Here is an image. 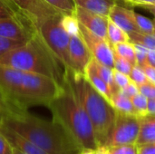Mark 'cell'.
<instances>
[{
	"instance_id": "obj_1",
	"label": "cell",
	"mask_w": 155,
	"mask_h": 154,
	"mask_svg": "<svg viewBox=\"0 0 155 154\" xmlns=\"http://www.w3.org/2000/svg\"><path fill=\"white\" fill-rule=\"evenodd\" d=\"M62 84L55 79L0 64V92L15 110L45 105L59 93Z\"/></svg>"
},
{
	"instance_id": "obj_2",
	"label": "cell",
	"mask_w": 155,
	"mask_h": 154,
	"mask_svg": "<svg viewBox=\"0 0 155 154\" xmlns=\"http://www.w3.org/2000/svg\"><path fill=\"white\" fill-rule=\"evenodd\" d=\"M1 123L48 154H78L79 150L55 122L33 115L27 110H13Z\"/></svg>"
},
{
	"instance_id": "obj_3",
	"label": "cell",
	"mask_w": 155,
	"mask_h": 154,
	"mask_svg": "<svg viewBox=\"0 0 155 154\" xmlns=\"http://www.w3.org/2000/svg\"><path fill=\"white\" fill-rule=\"evenodd\" d=\"M47 107L53 121L64 129L79 151L99 147L93 124L65 77L59 93Z\"/></svg>"
},
{
	"instance_id": "obj_4",
	"label": "cell",
	"mask_w": 155,
	"mask_h": 154,
	"mask_svg": "<svg viewBox=\"0 0 155 154\" xmlns=\"http://www.w3.org/2000/svg\"><path fill=\"white\" fill-rule=\"evenodd\" d=\"M0 64L18 70L41 74L64 83L65 70L48 48L36 30L33 36L22 45L0 56Z\"/></svg>"
},
{
	"instance_id": "obj_5",
	"label": "cell",
	"mask_w": 155,
	"mask_h": 154,
	"mask_svg": "<svg viewBox=\"0 0 155 154\" xmlns=\"http://www.w3.org/2000/svg\"><path fill=\"white\" fill-rule=\"evenodd\" d=\"M64 77L93 124L98 145L104 146L114 125L116 110L93 87L84 74L67 71Z\"/></svg>"
},
{
	"instance_id": "obj_6",
	"label": "cell",
	"mask_w": 155,
	"mask_h": 154,
	"mask_svg": "<svg viewBox=\"0 0 155 154\" xmlns=\"http://www.w3.org/2000/svg\"><path fill=\"white\" fill-rule=\"evenodd\" d=\"M58 14L44 21L36 29L43 40L54 54L65 72L70 71L69 66V42L70 35L62 25V16Z\"/></svg>"
},
{
	"instance_id": "obj_7",
	"label": "cell",
	"mask_w": 155,
	"mask_h": 154,
	"mask_svg": "<svg viewBox=\"0 0 155 154\" xmlns=\"http://www.w3.org/2000/svg\"><path fill=\"white\" fill-rule=\"evenodd\" d=\"M140 117L116 111L112 130L104 146L111 147L136 143L140 133Z\"/></svg>"
},
{
	"instance_id": "obj_8",
	"label": "cell",
	"mask_w": 155,
	"mask_h": 154,
	"mask_svg": "<svg viewBox=\"0 0 155 154\" xmlns=\"http://www.w3.org/2000/svg\"><path fill=\"white\" fill-rule=\"evenodd\" d=\"M15 8L25 16L37 29L46 19L63 14L45 0H8Z\"/></svg>"
},
{
	"instance_id": "obj_9",
	"label": "cell",
	"mask_w": 155,
	"mask_h": 154,
	"mask_svg": "<svg viewBox=\"0 0 155 154\" xmlns=\"http://www.w3.org/2000/svg\"><path fill=\"white\" fill-rule=\"evenodd\" d=\"M79 31L93 58L102 64H104L110 68H114V49L108 40L94 34L81 24H79Z\"/></svg>"
},
{
	"instance_id": "obj_10",
	"label": "cell",
	"mask_w": 155,
	"mask_h": 154,
	"mask_svg": "<svg viewBox=\"0 0 155 154\" xmlns=\"http://www.w3.org/2000/svg\"><path fill=\"white\" fill-rule=\"evenodd\" d=\"M36 32V28L23 15L0 20V35L25 43Z\"/></svg>"
},
{
	"instance_id": "obj_11",
	"label": "cell",
	"mask_w": 155,
	"mask_h": 154,
	"mask_svg": "<svg viewBox=\"0 0 155 154\" xmlns=\"http://www.w3.org/2000/svg\"><path fill=\"white\" fill-rule=\"evenodd\" d=\"M93 58L81 34L70 36L69 66L74 74H84L85 68Z\"/></svg>"
},
{
	"instance_id": "obj_12",
	"label": "cell",
	"mask_w": 155,
	"mask_h": 154,
	"mask_svg": "<svg viewBox=\"0 0 155 154\" xmlns=\"http://www.w3.org/2000/svg\"><path fill=\"white\" fill-rule=\"evenodd\" d=\"M74 15L76 17L78 23L89 31L104 39H107L108 16L100 15L76 5L74 11Z\"/></svg>"
},
{
	"instance_id": "obj_13",
	"label": "cell",
	"mask_w": 155,
	"mask_h": 154,
	"mask_svg": "<svg viewBox=\"0 0 155 154\" xmlns=\"http://www.w3.org/2000/svg\"><path fill=\"white\" fill-rule=\"evenodd\" d=\"M108 18L122 30H124L128 34V36L134 33L141 32L136 23L134 11L123 7L117 5V3L111 7Z\"/></svg>"
},
{
	"instance_id": "obj_14",
	"label": "cell",
	"mask_w": 155,
	"mask_h": 154,
	"mask_svg": "<svg viewBox=\"0 0 155 154\" xmlns=\"http://www.w3.org/2000/svg\"><path fill=\"white\" fill-rule=\"evenodd\" d=\"M0 131L8 140V142L12 144L13 147L20 150L25 154H48L43 151L41 148L36 146L35 143L27 140L26 138L21 136L15 132L5 126L0 120Z\"/></svg>"
},
{
	"instance_id": "obj_15",
	"label": "cell",
	"mask_w": 155,
	"mask_h": 154,
	"mask_svg": "<svg viewBox=\"0 0 155 154\" xmlns=\"http://www.w3.org/2000/svg\"><path fill=\"white\" fill-rule=\"evenodd\" d=\"M84 75L87 79V81L93 85V87L98 93H100L107 101H109L111 103L112 93H111L110 88L107 85V84L98 74L96 68H95V65H94V58H92L91 61L89 62V64H87Z\"/></svg>"
},
{
	"instance_id": "obj_16",
	"label": "cell",
	"mask_w": 155,
	"mask_h": 154,
	"mask_svg": "<svg viewBox=\"0 0 155 154\" xmlns=\"http://www.w3.org/2000/svg\"><path fill=\"white\" fill-rule=\"evenodd\" d=\"M76 6L83 7L88 11L100 15L108 16L111 7L116 4V0H74Z\"/></svg>"
},
{
	"instance_id": "obj_17",
	"label": "cell",
	"mask_w": 155,
	"mask_h": 154,
	"mask_svg": "<svg viewBox=\"0 0 155 154\" xmlns=\"http://www.w3.org/2000/svg\"><path fill=\"white\" fill-rule=\"evenodd\" d=\"M140 133L136 144L155 143V116L147 114L140 118Z\"/></svg>"
},
{
	"instance_id": "obj_18",
	"label": "cell",
	"mask_w": 155,
	"mask_h": 154,
	"mask_svg": "<svg viewBox=\"0 0 155 154\" xmlns=\"http://www.w3.org/2000/svg\"><path fill=\"white\" fill-rule=\"evenodd\" d=\"M111 104L118 112H121L124 113H128V114H135L134 108L133 106L131 98L125 96L121 92V90H119V92H117L116 93L112 95Z\"/></svg>"
},
{
	"instance_id": "obj_19",
	"label": "cell",
	"mask_w": 155,
	"mask_h": 154,
	"mask_svg": "<svg viewBox=\"0 0 155 154\" xmlns=\"http://www.w3.org/2000/svg\"><path fill=\"white\" fill-rule=\"evenodd\" d=\"M107 40L112 46L120 44L129 42L128 34L117 26L113 21L108 18V27H107Z\"/></svg>"
},
{
	"instance_id": "obj_20",
	"label": "cell",
	"mask_w": 155,
	"mask_h": 154,
	"mask_svg": "<svg viewBox=\"0 0 155 154\" xmlns=\"http://www.w3.org/2000/svg\"><path fill=\"white\" fill-rule=\"evenodd\" d=\"M94 65H95V68H96V71H97L98 74L101 76V78L109 86L112 95L116 93L117 92H119L120 89H119V87L116 85V84L114 82V74H113V68H110V67H108V66H106L104 64H100L95 59H94Z\"/></svg>"
},
{
	"instance_id": "obj_21",
	"label": "cell",
	"mask_w": 155,
	"mask_h": 154,
	"mask_svg": "<svg viewBox=\"0 0 155 154\" xmlns=\"http://www.w3.org/2000/svg\"><path fill=\"white\" fill-rule=\"evenodd\" d=\"M114 52L118 55L126 59L133 66L137 64L136 56H135V50L134 44L131 42L120 43L113 46Z\"/></svg>"
},
{
	"instance_id": "obj_22",
	"label": "cell",
	"mask_w": 155,
	"mask_h": 154,
	"mask_svg": "<svg viewBox=\"0 0 155 154\" xmlns=\"http://www.w3.org/2000/svg\"><path fill=\"white\" fill-rule=\"evenodd\" d=\"M129 42L137 43L148 49L155 50V34H144V33H134L129 35Z\"/></svg>"
},
{
	"instance_id": "obj_23",
	"label": "cell",
	"mask_w": 155,
	"mask_h": 154,
	"mask_svg": "<svg viewBox=\"0 0 155 154\" xmlns=\"http://www.w3.org/2000/svg\"><path fill=\"white\" fill-rule=\"evenodd\" d=\"M135 114L138 117H143L148 114V98L142 93H137L131 98Z\"/></svg>"
},
{
	"instance_id": "obj_24",
	"label": "cell",
	"mask_w": 155,
	"mask_h": 154,
	"mask_svg": "<svg viewBox=\"0 0 155 154\" xmlns=\"http://www.w3.org/2000/svg\"><path fill=\"white\" fill-rule=\"evenodd\" d=\"M62 25L65 31L70 36L76 35L80 34L79 31V23L74 14L71 15H63L62 16Z\"/></svg>"
},
{
	"instance_id": "obj_25",
	"label": "cell",
	"mask_w": 155,
	"mask_h": 154,
	"mask_svg": "<svg viewBox=\"0 0 155 154\" xmlns=\"http://www.w3.org/2000/svg\"><path fill=\"white\" fill-rule=\"evenodd\" d=\"M105 153L106 154H139L138 145L136 143L132 144H123L117 146H111L105 147Z\"/></svg>"
},
{
	"instance_id": "obj_26",
	"label": "cell",
	"mask_w": 155,
	"mask_h": 154,
	"mask_svg": "<svg viewBox=\"0 0 155 154\" xmlns=\"http://www.w3.org/2000/svg\"><path fill=\"white\" fill-rule=\"evenodd\" d=\"M45 1L64 15L74 14L75 8L74 0H45Z\"/></svg>"
},
{
	"instance_id": "obj_27",
	"label": "cell",
	"mask_w": 155,
	"mask_h": 154,
	"mask_svg": "<svg viewBox=\"0 0 155 154\" xmlns=\"http://www.w3.org/2000/svg\"><path fill=\"white\" fill-rule=\"evenodd\" d=\"M134 15H135L137 25H138V27H139V29L141 30L142 33H144V34H155L154 25H153V22L151 19H149V18L138 14L136 12H134Z\"/></svg>"
},
{
	"instance_id": "obj_28",
	"label": "cell",
	"mask_w": 155,
	"mask_h": 154,
	"mask_svg": "<svg viewBox=\"0 0 155 154\" xmlns=\"http://www.w3.org/2000/svg\"><path fill=\"white\" fill-rule=\"evenodd\" d=\"M20 15L22 14H20L8 0H0V20Z\"/></svg>"
},
{
	"instance_id": "obj_29",
	"label": "cell",
	"mask_w": 155,
	"mask_h": 154,
	"mask_svg": "<svg viewBox=\"0 0 155 154\" xmlns=\"http://www.w3.org/2000/svg\"><path fill=\"white\" fill-rule=\"evenodd\" d=\"M129 77L135 84L138 85V87L141 86L142 84H144L149 82L146 75H145V73H144L143 69L138 64L133 66V68L131 70V73L129 74Z\"/></svg>"
},
{
	"instance_id": "obj_30",
	"label": "cell",
	"mask_w": 155,
	"mask_h": 154,
	"mask_svg": "<svg viewBox=\"0 0 155 154\" xmlns=\"http://www.w3.org/2000/svg\"><path fill=\"white\" fill-rule=\"evenodd\" d=\"M114 68L116 69L117 71L129 75L131 73V70L133 68V65L124 57L118 55L117 54H115L114 52Z\"/></svg>"
},
{
	"instance_id": "obj_31",
	"label": "cell",
	"mask_w": 155,
	"mask_h": 154,
	"mask_svg": "<svg viewBox=\"0 0 155 154\" xmlns=\"http://www.w3.org/2000/svg\"><path fill=\"white\" fill-rule=\"evenodd\" d=\"M23 44H24L23 42L12 40V39L5 38V37H3L0 35V56L14 48L22 45Z\"/></svg>"
},
{
	"instance_id": "obj_32",
	"label": "cell",
	"mask_w": 155,
	"mask_h": 154,
	"mask_svg": "<svg viewBox=\"0 0 155 154\" xmlns=\"http://www.w3.org/2000/svg\"><path fill=\"white\" fill-rule=\"evenodd\" d=\"M134 50H135L137 64L142 67L144 64L147 63V53H148L149 49L140 44H137V43H134Z\"/></svg>"
},
{
	"instance_id": "obj_33",
	"label": "cell",
	"mask_w": 155,
	"mask_h": 154,
	"mask_svg": "<svg viewBox=\"0 0 155 154\" xmlns=\"http://www.w3.org/2000/svg\"><path fill=\"white\" fill-rule=\"evenodd\" d=\"M113 74H114V82L116 84V85L119 87V89H124L125 88L130 82L132 81L129 77V75L124 74L119 71H117L116 69L113 68Z\"/></svg>"
},
{
	"instance_id": "obj_34",
	"label": "cell",
	"mask_w": 155,
	"mask_h": 154,
	"mask_svg": "<svg viewBox=\"0 0 155 154\" xmlns=\"http://www.w3.org/2000/svg\"><path fill=\"white\" fill-rule=\"evenodd\" d=\"M140 93L143 94L148 100H154L155 99V84L148 82L144 84L139 86Z\"/></svg>"
},
{
	"instance_id": "obj_35",
	"label": "cell",
	"mask_w": 155,
	"mask_h": 154,
	"mask_svg": "<svg viewBox=\"0 0 155 154\" xmlns=\"http://www.w3.org/2000/svg\"><path fill=\"white\" fill-rule=\"evenodd\" d=\"M13 146L0 131V154H13Z\"/></svg>"
},
{
	"instance_id": "obj_36",
	"label": "cell",
	"mask_w": 155,
	"mask_h": 154,
	"mask_svg": "<svg viewBox=\"0 0 155 154\" xmlns=\"http://www.w3.org/2000/svg\"><path fill=\"white\" fill-rule=\"evenodd\" d=\"M121 92L127 97L129 98H132L133 96L136 95L137 93H139V87L137 84H135L133 81L130 82V84L124 89H120Z\"/></svg>"
},
{
	"instance_id": "obj_37",
	"label": "cell",
	"mask_w": 155,
	"mask_h": 154,
	"mask_svg": "<svg viewBox=\"0 0 155 154\" xmlns=\"http://www.w3.org/2000/svg\"><path fill=\"white\" fill-rule=\"evenodd\" d=\"M13 110L15 109H13V107L8 103L5 96L0 92V116H4Z\"/></svg>"
},
{
	"instance_id": "obj_38",
	"label": "cell",
	"mask_w": 155,
	"mask_h": 154,
	"mask_svg": "<svg viewBox=\"0 0 155 154\" xmlns=\"http://www.w3.org/2000/svg\"><path fill=\"white\" fill-rule=\"evenodd\" d=\"M142 68L143 69L145 75L148 79V81L152 84H155V67L152 66L151 64H149L148 63L144 64Z\"/></svg>"
},
{
	"instance_id": "obj_39",
	"label": "cell",
	"mask_w": 155,
	"mask_h": 154,
	"mask_svg": "<svg viewBox=\"0 0 155 154\" xmlns=\"http://www.w3.org/2000/svg\"><path fill=\"white\" fill-rule=\"evenodd\" d=\"M139 154H155V143H148L138 145Z\"/></svg>"
},
{
	"instance_id": "obj_40",
	"label": "cell",
	"mask_w": 155,
	"mask_h": 154,
	"mask_svg": "<svg viewBox=\"0 0 155 154\" xmlns=\"http://www.w3.org/2000/svg\"><path fill=\"white\" fill-rule=\"evenodd\" d=\"M78 154H106L105 153V149L104 146H99L97 148L92 149V148H87V149H83L80 150Z\"/></svg>"
},
{
	"instance_id": "obj_41",
	"label": "cell",
	"mask_w": 155,
	"mask_h": 154,
	"mask_svg": "<svg viewBox=\"0 0 155 154\" xmlns=\"http://www.w3.org/2000/svg\"><path fill=\"white\" fill-rule=\"evenodd\" d=\"M124 1L134 5H144L155 4V0H124Z\"/></svg>"
},
{
	"instance_id": "obj_42",
	"label": "cell",
	"mask_w": 155,
	"mask_h": 154,
	"mask_svg": "<svg viewBox=\"0 0 155 154\" xmlns=\"http://www.w3.org/2000/svg\"><path fill=\"white\" fill-rule=\"evenodd\" d=\"M147 63L155 67V50L149 49L147 53Z\"/></svg>"
},
{
	"instance_id": "obj_43",
	"label": "cell",
	"mask_w": 155,
	"mask_h": 154,
	"mask_svg": "<svg viewBox=\"0 0 155 154\" xmlns=\"http://www.w3.org/2000/svg\"><path fill=\"white\" fill-rule=\"evenodd\" d=\"M148 114L155 116V99L148 100Z\"/></svg>"
},
{
	"instance_id": "obj_44",
	"label": "cell",
	"mask_w": 155,
	"mask_h": 154,
	"mask_svg": "<svg viewBox=\"0 0 155 154\" xmlns=\"http://www.w3.org/2000/svg\"><path fill=\"white\" fill-rule=\"evenodd\" d=\"M142 6L144 7L149 12H151L155 16V4H153V5H142Z\"/></svg>"
},
{
	"instance_id": "obj_45",
	"label": "cell",
	"mask_w": 155,
	"mask_h": 154,
	"mask_svg": "<svg viewBox=\"0 0 155 154\" xmlns=\"http://www.w3.org/2000/svg\"><path fill=\"white\" fill-rule=\"evenodd\" d=\"M14 149H13V154H25L23 152H21L20 150H18V149H16V148H15V147H13Z\"/></svg>"
},
{
	"instance_id": "obj_46",
	"label": "cell",
	"mask_w": 155,
	"mask_h": 154,
	"mask_svg": "<svg viewBox=\"0 0 155 154\" xmlns=\"http://www.w3.org/2000/svg\"><path fill=\"white\" fill-rule=\"evenodd\" d=\"M153 25H154V27H155V16H154V19L153 20Z\"/></svg>"
},
{
	"instance_id": "obj_47",
	"label": "cell",
	"mask_w": 155,
	"mask_h": 154,
	"mask_svg": "<svg viewBox=\"0 0 155 154\" xmlns=\"http://www.w3.org/2000/svg\"><path fill=\"white\" fill-rule=\"evenodd\" d=\"M1 118H2V116H0V120H1Z\"/></svg>"
}]
</instances>
